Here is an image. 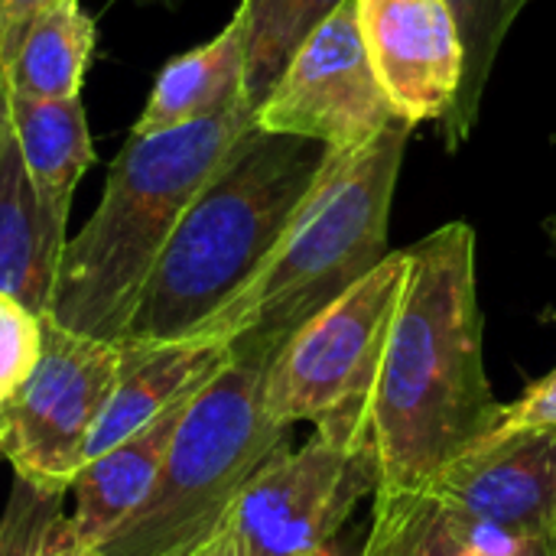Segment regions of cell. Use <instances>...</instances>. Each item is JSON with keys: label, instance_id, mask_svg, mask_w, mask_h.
Here are the masks:
<instances>
[{"label": "cell", "instance_id": "obj_1", "mask_svg": "<svg viewBox=\"0 0 556 556\" xmlns=\"http://www.w3.org/2000/svg\"><path fill=\"white\" fill-rule=\"evenodd\" d=\"M407 283L368 404L378 489H424L495 424L482 349L476 231L450 222L407 248Z\"/></svg>", "mask_w": 556, "mask_h": 556}, {"label": "cell", "instance_id": "obj_2", "mask_svg": "<svg viewBox=\"0 0 556 556\" xmlns=\"http://www.w3.org/2000/svg\"><path fill=\"white\" fill-rule=\"evenodd\" d=\"M329 156L319 140L254 124L179 218L121 342L199 339L261 274Z\"/></svg>", "mask_w": 556, "mask_h": 556}, {"label": "cell", "instance_id": "obj_3", "mask_svg": "<svg viewBox=\"0 0 556 556\" xmlns=\"http://www.w3.org/2000/svg\"><path fill=\"white\" fill-rule=\"evenodd\" d=\"M238 94L222 111L163 134H130L114 156L101 202L68 238L46 319L68 332L121 342L140 290L192 199L254 127Z\"/></svg>", "mask_w": 556, "mask_h": 556}, {"label": "cell", "instance_id": "obj_4", "mask_svg": "<svg viewBox=\"0 0 556 556\" xmlns=\"http://www.w3.org/2000/svg\"><path fill=\"white\" fill-rule=\"evenodd\" d=\"M407 137L410 124L394 121L358 150H332L261 274L202 336L280 349L293 329L371 274L391 254L388 222Z\"/></svg>", "mask_w": 556, "mask_h": 556}, {"label": "cell", "instance_id": "obj_5", "mask_svg": "<svg viewBox=\"0 0 556 556\" xmlns=\"http://www.w3.org/2000/svg\"><path fill=\"white\" fill-rule=\"evenodd\" d=\"M274 352L231 342L225 368L186 404L147 502L94 554L182 556L228 518L244 485L290 446V430L264 407Z\"/></svg>", "mask_w": 556, "mask_h": 556}, {"label": "cell", "instance_id": "obj_6", "mask_svg": "<svg viewBox=\"0 0 556 556\" xmlns=\"http://www.w3.org/2000/svg\"><path fill=\"white\" fill-rule=\"evenodd\" d=\"M407 248L293 329L264 378V407L280 427L365 417L391 323L407 283Z\"/></svg>", "mask_w": 556, "mask_h": 556}, {"label": "cell", "instance_id": "obj_7", "mask_svg": "<svg viewBox=\"0 0 556 556\" xmlns=\"http://www.w3.org/2000/svg\"><path fill=\"white\" fill-rule=\"evenodd\" d=\"M378 485L368 420L316 424L303 446H283L238 495L231 525L241 556H316Z\"/></svg>", "mask_w": 556, "mask_h": 556}, {"label": "cell", "instance_id": "obj_8", "mask_svg": "<svg viewBox=\"0 0 556 556\" xmlns=\"http://www.w3.org/2000/svg\"><path fill=\"white\" fill-rule=\"evenodd\" d=\"M121 371V342H104L42 319V355L0 407V453L13 476L72 492L91 433Z\"/></svg>", "mask_w": 556, "mask_h": 556}, {"label": "cell", "instance_id": "obj_9", "mask_svg": "<svg viewBox=\"0 0 556 556\" xmlns=\"http://www.w3.org/2000/svg\"><path fill=\"white\" fill-rule=\"evenodd\" d=\"M401 121L375 78L355 0L339 3L293 52L254 124L270 134L319 140L329 150H358Z\"/></svg>", "mask_w": 556, "mask_h": 556}, {"label": "cell", "instance_id": "obj_10", "mask_svg": "<svg viewBox=\"0 0 556 556\" xmlns=\"http://www.w3.org/2000/svg\"><path fill=\"white\" fill-rule=\"evenodd\" d=\"M424 492L472 525L489 551L556 534V430L479 440L446 463Z\"/></svg>", "mask_w": 556, "mask_h": 556}, {"label": "cell", "instance_id": "obj_11", "mask_svg": "<svg viewBox=\"0 0 556 556\" xmlns=\"http://www.w3.org/2000/svg\"><path fill=\"white\" fill-rule=\"evenodd\" d=\"M355 13L394 114L410 127L446 121L466 75L453 7L446 0H355Z\"/></svg>", "mask_w": 556, "mask_h": 556}, {"label": "cell", "instance_id": "obj_12", "mask_svg": "<svg viewBox=\"0 0 556 556\" xmlns=\"http://www.w3.org/2000/svg\"><path fill=\"white\" fill-rule=\"evenodd\" d=\"M231 358V342L215 336L182 342H121V371L111 401L91 433L88 459L127 440L176 404L195 397ZM85 459V463H88Z\"/></svg>", "mask_w": 556, "mask_h": 556}, {"label": "cell", "instance_id": "obj_13", "mask_svg": "<svg viewBox=\"0 0 556 556\" xmlns=\"http://www.w3.org/2000/svg\"><path fill=\"white\" fill-rule=\"evenodd\" d=\"M65 244L68 215L39 195L10 130L0 147V290L46 319Z\"/></svg>", "mask_w": 556, "mask_h": 556}, {"label": "cell", "instance_id": "obj_14", "mask_svg": "<svg viewBox=\"0 0 556 556\" xmlns=\"http://www.w3.org/2000/svg\"><path fill=\"white\" fill-rule=\"evenodd\" d=\"M186 404H176L163 417L150 420L147 427L81 466L72 482L75 515L68 518V541L78 551H94L147 502Z\"/></svg>", "mask_w": 556, "mask_h": 556}, {"label": "cell", "instance_id": "obj_15", "mask_svg": "<svg viewBox=\"0 0 556 556\" xmlns=\"http://www.w3.org/2000/svg\"><path fill=\"white\" fill-rule=\"evenodd\" d=\"M244 62H248V16L238 7L218 36L163 65L130 134L176 130L222 111L238 94H248Z\"/></svg>", "mask_w": 556, "mask_h": 556}, {"label": "cell", "instance_id": "obj_16", "mask_svg": "<svg viewBox=\"0 0 556 556\" xmlns=\"http://www.w3.org/2000/svg\"><path fill=\"white\" fill-rule=\"evenodd\" d=\"M10 130L39 195L68 215L81 176L94 163V143L81 98H33L10 91Z\"/></svg>", "mask_w": 556, "mask_h": 556}, {"label": "cell", "instance_id": "obj_17", "mask_svg": "<svg viewBox=\"0 0 556 556\" xmlns=\"http://www.w3.org/2000/svg\"><path fill=\"white\" fill-rule=\"evenodd\" d=\"M98 46V26L81 0L46 10L23 36L16 55L3 65L10 91L33 98H81V85Z\"/></svg>", "mask_w": 556, "mask_h": 556}, {"label": "cell", "instance_id": "obj_18", "mask_svg": "<svg viewBox=\"0 0 556 556\" xmlns=\"http://www.w3.org/2000/svg\"><path fill=\"white\" fill-rule=\"evenodd\" d=\"M362 556H489V544L430 492L378 489Z\"/></svg>", "mask_w": 556, "mask_h": 556}, {"label": "cell", "instance_id": "obj_19", "mask_svg": "<svg viewBox=\"0 0 556 556\" xmlns=\"http://www.w3.org/2000/svg\"><path fill=\"white\" fill-rule=\"evenodd\" d=\"M345 0H241L238 7L248 16V62H244V88L251 104L257 108L287 62L300 49V42Z\"/></svg>", "mask_w": 556, "mask_h": 556}, {"label": "cell", "instance_id": "obj_20", "mask_svg": "<svg viewBox=\"0 0 556 556\" xmlns=\"http://www.w3.org/2000/svg\"><path fill=\"white\" fill-rule=\"evenodd\" d=\"M456 13L463 49H466V75L456 98V108L443 121V140L450 150H456L476 127L482 94L495 65V55L511 33L515 20L531 0H446Z\"/></svg>", "mask_w": 556, "mask_h": 556}, {"label": "cell", "instance_id": "obj_21", "mask_svg": "<svg viewBox=\"0 0 556 556\" xmlns=\"http://www.w3.org/2000/svg\"><path fill=\"white\" fill-rule=\"evenodd\" d=\"M65 495V489H46L16 476L0 515V556H49L62 547L68 541Z\"/></svg>", "mask_w": 556, "mask_h": 556}, {"label": "cell", "instance_id": "obj_22", "mask_svg": "<svg viewBox=\"0 0 556 556\" xmlns=\"http://www.w3.org/2000/svg\"><path fill=\"white\" fill-rule=\"evenodd\" d=\"M42 355V316L0 290V407L23 388Z\"/></svg>", "mask_w": 556, "mask_h": 556}, {"label": "cell", "instance_id": "obj_23", "mask_svg": "<svg viewBox=\"0 0 556 556\" xmlns=\"http://www.w3.org/2000/svg\"><path fill=\"white\" fill-rule=\"evenodd\" d=\"M531 430H556V368L541 381H534L515 404H502L495 424L482 440L531 433Z\"/></svg>", "mask_w": 556, "mask_h": 556}, {"label": "cell", "instance_id": "obj_24", "mask_svg": "<svg viewBox=\"0 0 556 556\" xmlns=\"http://www.w3.org/2000/svg\"><path fill=\"white\" fill-rule=\"evenodd\" d=\"M59 3H65V0H0V62L3 65L16 55L26 29L46 10H52Z\"/></svg>", "mask_w": 556, "mask_h": 556}, {"label": "cell", "instance_id": "obj_25", "mask_svg": "<svg viewBox=\"0 0 556 556\" xmlns=\"http://www.w3.org/2000/svg\"><path fill=\"white\" fill-rule=\"evenodd\" d=\"M182 556H241L238 531H235V525H231V511H228V518H225L208 538H202L192 551H186Z\"/></svg>", "mask_w": 556, "mask_h": 556}, {"label": "cell", "instance_id": "obj_26", "mask_svg": "<svg viewBox=\"0 0 556 556\" xmlns=\"http://www.w3.org/2000/svg\"><path fill=\"white\" fill-rule=\"evenodd\" d=\"M489 556H556V534L521 538V541H511L498 551H489Z\"/></svg>", "mask_w": 556, "mask_h": 556}, {"label": "cell", "instance_id": "obj_27", "mask_svg": "<svg viewBox=\"0 0 556 556\" xmlns=\"http://www.w3.org/2000/svg\"><path fill=\"white\" fill-rule=\"evenodd\" d=\"M365 534H368V531L345 528L326 551H319L316 556H362V551H365Z\"/></svg>", "mask_w": 556, "mask_h": 556}, {"label": "cell", "instance_id": "obj_28", "mask_svg": "<svg viewBox=\"0 0 556 556\" xmlns=\"http://www.w3.org/2000/svg\"><path fill=\"white\" fill-rule=\"evenodd\" d=\"M10 137V85H7V68L0 62V147Z\"/></svg>", "mask_w": 556, "mask_h": 556}, {"label": "cell", "instance_id": "obj_29", "mask_svg": "<svg viewBox=\"0 0 556 556\" xmlns=\"http://www.w3.org/2000/svg\"><path fill=\"white\" fill-rule=\"evenodd\" d=\"M49 556H98V554H94V551H78L72 541H65L62 547H55V551H52Z\"/></svg>", "mask_w": 556, "mask_h": 556}, {"label": "cell", "instance_id": "obj_30", "mask_svg": "<svg viewBox=\"0 0 556 556\" xmlns=\"http://www.w3.org/2000/svg\"><path fill=\"white\" fill-rule=\"evenodd\" d=\"M140 3H166V7H173V3H179V0H140Z\"/></svg>", "mask_w": 556, "mask_h": 556}, {"label": "cell", "instance_id": "obj_31", "mask_svg": "<svg viewBox=\"0 0 556 556\" xmlns=\"http://www.w3.org/2000/svg\"><path fill=\"white\" fill-rule=\"evenodd\" d=\"M0 456H3V453H0Z\"/></svg>", "mask_w": 556, "mask_h": 556}]
</instances>
